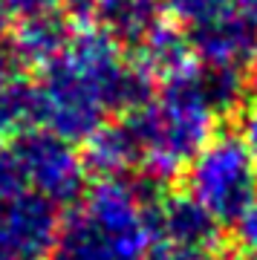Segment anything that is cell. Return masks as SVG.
Wrapping results in <instances>:
<instances>
[{"instance_id": "ffe728a7", "label": "cell", "mask_w": 257, "mask_h": 260, "mask_svg": "<svg viewBox=\"0 0 257 260\" xmlns=\"http://www.w3.org/2000/svg\"><path fill=\"white\" fill-rule=\"evenodd\" d=\"M9 26H12V15L6 9V3L0 0V44H3V38L9 35Z\"/></svg>"}, {"instance_id": "2e32d148", "label": "cell", "mask_w": 257, "mask_h": 260, "mask_svg": "<svg viewBox=\"0 0 257 260\" xmlns=\"http://www.w3.org/2000/svg\"><path fill=\"white\" fill-rule=\"evenodd\" d=\"M237 136H240V142H243V148H246L248 162H251L254 177H257V104H254V107H248V110L240 116Z\"/></svg>"}, {"instance_id": "8fae6325", "label": "cell", "mask_w": 257, "mask_h": 260, "mask_svg": "<svg viewBox=\"0 0 257 260\" xmlns=\"http://www.w3.org/2000/svg\"><path fill=\"white\" fill-rule=\"evenodd\" d=\"M84 165L95 177H130L139 174V148L124 121H107L81 142Z\"/></svg>"}, {"instance_id": "d6986e66", "label": "cell", "mask_w": 257, "mask_h": 260, "mask_svg": "<svg viewBox=\"0 0 257 260\" xmlns=\"http://www.w3.org/2000/svg\"><path fill=\"white\" fill-rule=\"evenodd\" d=\"M243 75H246V93L257 102V52L251 55V61L246 64V73H243Z\"/></svg>"}, {"instance_id": "4fadbf2b", "label": "cell", "mask_w": 257, "mask_h": 260, "mask_svg": "<svg viewBox=\"0 0 257 260\" xmlns=\"http://www.w3.org/2000/svg\"><path fill=\"white\" fill-rule=\"evenodd\" d=\"M116 41L124 44H136L139 38L145 35L147 29L162 20V9L159 0H110L95 12Z\"/></svg>"}, {"instance_id": "6da1fadb", "label": "cell", "mask_w": 257, "mask_h": 260, "mask_svg": "<svg viewBox=\"0 0 257 260\" xmlns=\"http://www.w3.org/2000/svg\"><path fill=\"white\" fill-rule=\"evenodd\" d=\"M41 127L70 142H87L110 121L153 95V84L124 58L121 44L104 26L73 29L61 55L38 78Z\"/></svg>"}, {"instance_id": "3957f363", "label": "cell", "mask_w": 257, "mask_h": 260, "mask_svg": "<svg viewBox=\"0 0 257 260\" xmlns=\"http://www.w3.org/2000/svg\"><path fill=\"white\" fill-rule=\"evenodd\" d=\"M220 116L202 84L200 67L185 78L162 84L159 93L124 116L139 148L142 179L168 185L182 177L188 162L217 133Z\"/></svg>"}, {"instance_id": "30bf717a", "label": "cell", "mask_w": 257, "mask_h": 260, "mask_svg": "<svg viewBox=\"0 0 257 260\" xmlns=\"http://www.w3.org/2000/svg\"><path fill=\"white\" fill-rule=\"evenodd\" d=\"M73 38V26L58 9H46L29 18H18L15 29L9 32V52L18 67L44 70L67 49Z\"/></svg>"}, {"instance_id": "8992f818", "label": "cell", "mask_w": 257, "mask_h": 260, "mask_svg": "<svg viewBox=\"0 0 257 260\" xmlns=\"http://www.w3.org/2000/svg\"><path fill=\"white\" fill-rule=\"evenodd\" d=\"M9 145L15 148L29 191L46 197L58 208L73 205L84 194L90 171L84 165V156L75 142L61 139L44 127H35L12 139Z\"/></svg>"}, {"instance_id": "277c9868", "label": "cell", "mask_w": 257, "mask_h": 260, "mask_svg": "<svg viewBox=\"0 0 257 260\" xmlns=\"http://www.w3.org/2000/svg\"><path fill=\"white\" fill-rule=\"evenodd\" d=\"M159 9L191 41L205 70H240L257 52V0H159Z\"/></svg>"}, {"instance_id": "7402d4cb", "label": "cell", "mask_w": 257, "mask_h": 260, "mask_svg": "<svg viewBox=\"0 0 257 260\" xmlns=\"http://www.w3.org/2000/svg\"><path fill=\"white\" fill-rule=\"evenodd\" d=\"M104 3H110V0H99V9H101V6H104Z\"/></svg>"}, {"instance_id": "9a60e30c", "label": "cell", "mask_w": 257, "mask_h": 260, "mask_svg": "<svg viewBox=\"0 0 257 260\" xmlns=\"http://www.w3.org/2000/svg\"><path fill=\"white\" fill-rule=\"evenodd\" d=\"M23 191H29V188L23 171H20V162L15 156V148L9 142H0V208L12 203L15 197H20Z\"/></svg>"}, {"instance_id": "5b68a950", "label": "cell", "mask_w": 257, "mask_h": 260, "mask_svg": "<svg viewBox=\"0 0 257 260\" xmlns=\"http://www.w3.org/2000/svg\"><path fill=\"white\" fill-rule=\"evenodd\" d=\"M182 177L185 194L222 225L257 200L254 168L237 133H214L205 148L188 162Z\"/></svg>"}, {"instance_id": "e0dca14e", "label": "cell", "mask_w": 257, "mask_h": 260, "mask_svg": "<svg viewBox=\"0 0 257 260\" xmlns=\"http://www.w3.org/2000/svg\"><path fill=\"white\" fill-rule=\"evenodd\" d=\"M3 3H6L12 18H29V15H38V12L55 9V0H3Z\"/></svg>"}, {"instance_id": "7a4b0ae2", "label": "cell", "mask_w": 257, "mask_h": 260, "mask_svg": "<svg viewBox=\"0 0 257 260\" xmlns=\"http://www.w3.org/2000/svg\"><path fill=\"white\" fill-rule=\"evenodd\" d=\"M153 188L147 179L99 177L61 214L46 260H150Z\"/></svg>"}, {"instance_id": "5bb4252c", "label": "cell", "mask_w": 257, "mask_h": 260, "mask_svg": "<svg viewBox=\"0 0 257 260\" xmlns=\"http://www.w3.org/2000/svg\"><path fill=\"white\" fill-rule=\"evenodd\" d=\"M229 225L234 254H240L243 260H257V200L246 205Z\"/></svg>"}, {"instance_id": "7c38bea8", "label": "cell", "mask_w": 257, "mask_h": 260, "mask_svg": "<svg viewBox=\"0 0 257 260\" xmlns=\"http://www.w3.org/2000/svg\"><path fill=\"white\" fill-rule=\"evenodd\" d=\"M41 124L38 84L29 81L23 70L0 75V142H12Z\"/></svg>"}, {"instance_id": "ba28073f", "label": "cell", "mask_w": 257, "mask_h": 260, "mask_svg": "<svg viewBox=\"0 0 257 260\" xmlns=\"http://www.w3.org/2000/svg\"><path fill=\"white\" fill-rule=\"evenodd\" d=\"M61 225V208L35 191H23L0 208V246L20 257L46 260Z\"/></svg>"}, {"instance_id": "ac0fdd59", "label": "cell", "mask_w": 257, "mask_h": 260, "mask_svg": "<svg viewBox=\"0 0 257 260\" xmlns=\"http://www.w3.org/2000/svg\"><path fill=\"white\" fill-rule=\"evenodd\" d=\"M55 3H61L70 15H78V18H87V15L99 12V0H55Z\"/></svg>"}, {"instance_id": "52a82bcc", "label": "cell", "mask_w": 257, "mask_h": 260, "mask_svg": "<svg viewBox=\"0 0 257 260\" xmlns=\"http://www.w3.org/2000/svg\"><path fill=\"white\" fill-rule=\"evenodd\" d=\"M153 237L159 249L188 260H217L222 249V223L185 191L159 194L153 203Z\"/></svg>"}, {"instance_id": "44dd1931", "label": "cell", "mask_w": 257, "mask_h": 260, "mask_svg": "<svg viewBox=\"0 0 257 260\" xmlns=\"http://www.w3.org/2000/svg\"><path fill=\"white\" fill-rule=\"evenodd\" d=\"M0 260H29V257H20V254H15L12 249H6V246H0Z\"/></svg>"}, {"instance_id": "9c48e42d", "label": "cell", "mask_w": 257, "mask_h": 260, "mask_svg": "<svg viewBox=\"0 0 257 260\" xmlns=\"http://www.w3.org/2000/svg\"><path fill=\"white\" fill-rule=\"evenodd\" d=\"M133 64L150 84H171L191 75L197 70V58L182 29L174 26L171 20H159L136 41Z\"/></svg>"}]
</instances>
